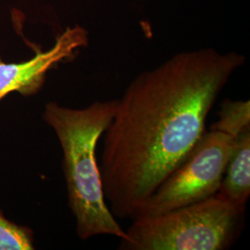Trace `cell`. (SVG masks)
<instances>
[{"instance_id":"cell-4","label":"cell","mask_w":250,"mask_h":250,"mask_svg":"<svg viewBox=\"0 0 250 250\" xmlns=\"http://www.w3.org/2000/svg\"><path fill=\"white\" fill-rule=\"evenodd\" d=\"M234 137L205 132L178 167L134 211L131 220L151 218L213 197L220 189Z\"/></svg>"},{"instance_id":"cell-5","label":"cell","mask_w":250,"mask_h":250,"mask_svg":"<svg viewBox=\"0 0 250 250\" xmlns=\"http://www.w3.org/2000/svg\"><path fill=\"white\" fill-rule=\"evenodd\" d=\"M87 45V32L76 25L67 28L58 36L50 49L37 50L27 62L6 63L0 59V102L14 92L24 98L35 96L44 86L47 72L73 59L80 48Z\"/></svg>"},{"instance_id":"cell-1","label":"cell","mask_w":250,"mask_h":250,"mask_svg":"<svg viewBox=\"0 0 250 250\" xmlns=\"http://www.w3.org/2000/svg\"><path fill=\"white\" fill-rule=\"evenodd\" d=\"M235 52H183L137 75L117 99L104 132L99 170L116 219L134 211L185 161L206 132V121L232 73Z\"/></svg>"},{"instance_id":"cell-6","label":"cell","mask_w":250,"mask_h":250,"mask_svg":"<svg viewBox=\"0 0 250 250\" xmlns=\"http://www.w3.org/2000/svg\"><path fill=\"white\" fill-rule=\"evenodd\" d=\"M218 194L236 205H247L250 196V131L234 137Z\"/></svg>"},{"instance_id":"cell-2","label":"cell","mask_w":250,"mask_h":250,"mask_svg":"<svg viewBox=\"0 0 250 250\" xmlns=\"http://www.w3.org/2000/svg\"><path fill=\"white\" fill-rule=\"evenodd\" d=\"M117 99L95 101L83 108L48 102L43 120L53 129L62 149V169L68 204L82 240L112 235L125 240L126 232L104 197L97 146L115 114Z\"/></svg>"},{"instance_id":"cell-3","label":"cell","mask_w":250,"mask_h":250,"mask_svg":"<svg viewBox=\"0 0 250 250\" xmlns=\"http://www.w3.org/2000/svg\"><path fill=\"white\" fill-rule=\"evenodd\" d=\"M246 207L216 194L151 218L132 220L125 250H224L239 235Z\"/></svg>"},{"instance_id":"cell-8","label":"cell","mask_w":250,"mask_h":250,"mask_svg":"<svg viewBox=\"0 0 250 250\" xmlns=\"http://www.w3.org/2000/svg\"><path fill=\"white\" fill-rule=\"evenodd\" d=\"M35 250L33 231L10 222L0 210V250Z\"/></svg>"},{"instance_id":"cell-7","label":"cell","mask_w":250,"mask_h":250,"mask_svg":"<svg viewBox=\"0 0 250 250\" xmlns=\"http://www.w3.org/2000/svg\"><path fill=\"white\" fill-rule=\"evenodd\" d=\"M218 121L212 125L215 130L232 137L250 131V100H229L221 104Z\"/></svg>"}]
</instances>
